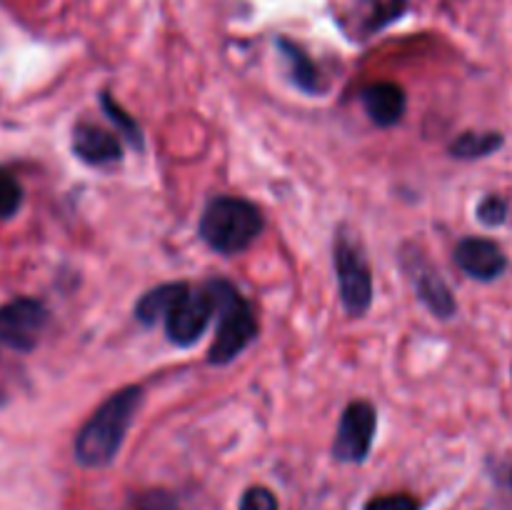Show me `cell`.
<instances>
[{"label": "cell", "mask_w": 512, "mask_h": 510, "mask_svg": "<svg viewBox=\"0 0 512 510\" xmlns=\"http://www.w3.org/2000/svg\"><path fill=\"white\" fill-rule=\"evenodd\" d=\"M143 400V390L138 385L120 388L85 420L83 428L75 435V460L83 468H105L115 460L123 448V440L133 425L135 413Z\"/></svg>", "instance_id": "1"}, {"label": "cell", "mask_w": 512, "mask_h": 510, "mask_svg": "<svg viewBox=\"0 0 512 510\" xmlns=\"http://www.w3.org/2000/svg\"><path fill=\"white\" fill-rule=\"evenodd\" d=\"M263 225V213L250 200L218 195L205 208L198 233L215 253L238 255L260 238Z\"/></svg>", "instance_id": "2"}, {"label": "cell", "mask_w": 512, "mask_h": 510, "mask_svg": "<svg viewBox=\"0 0 512 510\" xmlns=\"http://www.w3.org/2000/svg\"><path fill=\"white\" fill-rule=\"evenodd\" d=\"M208 290L213 295L215 313H218V330L208 350V363L228 365L253 343L258 335V320L248 300L233 283L220 278L210 280Z\"/></svg>", "instance_id": "3"}, {"label": "cell", "mask_w": 512, "mask_h": 510, "mask_svg": "<svg viewBox=\"0 0 512 510\" xmlns=\"http://www.w3.org/2000/svg\"><path fill=\"white\" fill-rule=\"evenodd\" d=\"M333 265L345 310L353 318H363L373 303V273L363 248L350 235L338 233L333 245Z\"/></svg>", "instance_id": "4"}, {"label": "cell", "mask_w": 512, "mask_h": 510, "mask_svg": "<svg viewBox=\"0 0 512 510\" xmlns=\"http://www.w3.org/2000/svg\"><path fill=\"white\" fill-rule=\"evenodd\" d=\"M213 313L215 303L208 285H205L203 290H193L185 283L183 293L175 298V303L170 305V310L163 318L165 335H168L170 343H175L178 348H190V345L198 343L200 335L205 333Z\"/></svg>", "instance_id": "5"}, {"label": "cell", "mask_w": 512, "mask_h": 510, "mask_svg": "<svg viewBox=\"0 0 512 510\" xmlns=\"http://www.w3.org/2000/svg\"><path fill=\"white\" fill-rule=\"evenodd\" d=\"M375 425H378V413L368 400H353L343 410L338 433L333 440V455L340 463H363L373 448Z\"/></svg>", "instance_id": "6"}, {"label": "cell", "mask_w": 512, "mask_h": 510, "mask_svg": "<svg viewBox=\"0 0 512 510\" xmlns=\"http://www.w3.org/2000/svg\"><path fill=\"white\" fill-rule=\"evenodd\" d=\"M45 323H48V310L40 300H10V303L0 305V343L18 353H28L38 345Z\"/></svg>", "instance_id": "7"}, {"label": "cell", "mask_w": 512, "mask_h": 510, "mask_svg": "<svg viewBox=\"0 0 512 510\" xmlns=\"http://www.w3.org/2000/svg\"><path fill=\"white\" fill-rule=\"evenodd\" d=\"M403 265L408 278L413 280L415 293L423 300L425 308H428L435 318H453L455 310H458V303H455L453 293H450L443 275H440L420 253H405Z\"/></svg>", "instance_id": "8"}, {"label": "cell", "mask_w": 512, "mask_h": 510, "mask_svg": "<svg viewBox=\"0 0 512 510\" xmlns=\"http://www.w3.org/2000/svg\"><path fill=\"white\" fill-rule=\"evenodd\" d=\"M455 263L463 270L465 275L475 280H488L500 278L508 268V258L500 250L498 243L488 238H463L455 245Z\"/></svg>", "instance_id": "9"}, {"label": "cell", "mask_w": 512, "mask_h": 510, "mask_svg": "<svg viewBox=\"0 0 512 510\" xmlns=\"http://www.w3.org/2000/svg\"><path fill=\"white\" fill-rule=\"evenodd\" d=\"M363 100V108L368 113V118L373 120L378 128H393L403 120L405 108H408V98H405V90L398 83H390V80H380V83L368 85L360 95Z\"/></svg>", "instance_id": "10"}, {"label": "cell", "mask_w": 512, "mask_h": 510, "mask_svg": "<svg viewBox=\"0 0 512 510\" xmlns=\"http://www.w3.org/2000/svg\"><path fill=\"white\" fill-rule=\"evenodd\" d=\"M73 153L88 165H110L123 158V145L108 130L80 123L73 130Z\"/></svg>", "instance_id": "11"}, {"label": "cell", "mask_w": 512, "mask_h": 510, "mask_svg": "<svg viewBox=\"0 0 512 510\" xmlns=\"http://www.w3.org/2000/svg\"><path fill=\"white\" fill-rule=\"evenodd\" d=\"M280 50H283L285 60L290 63V75H293L295 85H298L303 93L308 95H318L323 90V83H320V73H318V65L310 60V55L305 53L303 48H298L295 43L290 40H280Z\"/></svg>", "instance_id": "12"}, {"label": "cell", "mask_w": 512, "mask_h": 510, "mask_svg": "<svg viewBox=\"0 0 512 510\" xmlns=\"http://www.w3.org/2000/svg\"><path fill=\"white\" fill-rule=\"evenodd\" d=\"M183 288L185 283H165L148 290V293L135 303V318L143 325H155L158 320L165 318V313H168L170 305L175 303V298L183 293Z\"/></svg>", "instance_id": "13"}, {"label": "cell", "mask_w": 512, "mask_h": 510, "mask_svg": "<svg viewBox=\"0 0 512 510\" xmlns=\"http://www.w3.org/2000/svg\"><path fill=\"white\" fill-rule=\"evenodd\" d=\"M503 145L500 133H463L450 143V155L460 160H478L493 155Z\"/></svg>", "instance_id": "14"}, {"label": "cell", "mask_w": 512, "mask_h": 510, "mask_svg": "<svg viewBox=\"0 0 512 510\" xmlns=\"http://www.w3.org/2000/svg\"><path fill=\"white\" fill-rule=\"evenodd\" d=\"M100 108H103V113L108 115L110 123L118 128V135H123V138L128 140L135 150L143 148V130H140V125L135 123L128 113H125L123 105L115 103V100L110 98V93L100 95Z\"/></svg>", "instance_id": "15"}, {"label": "cell", "mask_w": 512, "mask_h": 510, "mask_svg": "<svg viewBox=\"0 0 512 510\" xmlns=\"http://www.w3.org/2000/svg\"><path fill=\"white\" fill-rule=\"evenodd\" d=\"M23 205V188L10 173H0V218H10Z\"/></svg>", "instance_id": "16"}, {"label": "cell", "mask_w": 512, "mask_h": 510, "mask_svg": "<svg viewBox=\"0 0 512 510\" xmlns=\"http://www.w3.org/2000/svg\"><path fill=\"white\" fill-rule=\"evenodd\" d=\"M478 220L488 228H498L508 220V200L500 195H485L478 205Z\"/></svg>", "instance_id": "17"}, {"label": "cell", "mask_w": 512, "mask_h": 510, "mask_svg": "<svg viewBox=\"0 0 512 510\" xmlns=\"http://www.w3.org/2000/svg\"><path fill=\"white\" fill-rule=\"evenodd\" d=\"M130 510H183L168 490H145L133 500Z\"/></svg>", "instance_id": "18"}, {"label": "cell", "mask_w": 512, "mask_h": 510, "mask_svg": "<svg viewBox=\"0 0 512 510\" xmlns=\"http://www.w3.org/2000/svg\"><path fill=\"white\" fill-rule=\"evenodd\" d=\"M238 510H278V498L273 495V490L255 485V488L245 490Z\"/></svg>", "instance_id": "19"}, {"label": "cell", "mask_w": 512, "mask_h": 510, "mask_svg": "<svg viewBox=\"0 0 512 510\" xmlns=\"http://www.w3.org/2000/svg\"><path fill=\"white\" fill-rule=\"evenodd\" d=\"M365 510H420V503L408 493H390L370 500Z\"/></svg>", "instance_id": "20"}, {"label": "cell", "mask_w": 512, "mask_h": 510, "mask_svg": "<svg viewBox=\"0 0 512 510\" xmlns=\"http://www.w3.org/2000/svg\"><path fill=\"white\" fill-rule=\"evenodd\" d=\"M510 483H512V478H510Z\"/></svg>", "instance_id": "21"}]
</instances>
